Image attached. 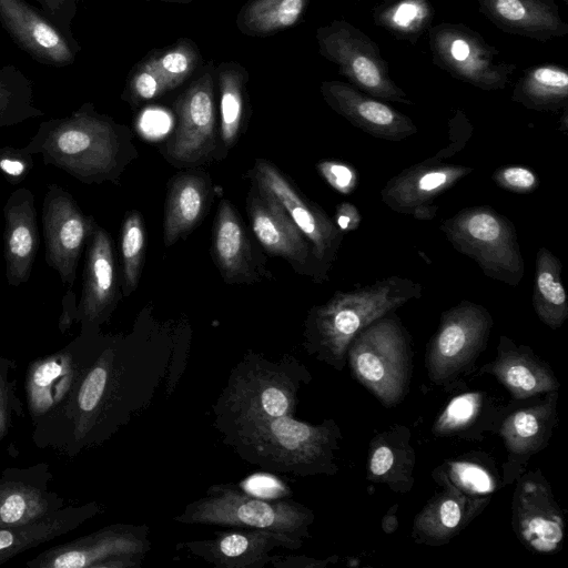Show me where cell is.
Returning a JSON list of instances; mask_svg holds the SVG:
<instances>
[{
    "mask_svg": "<svg viewBox=\"0 0 568 568\" xmlns=\"http://www.w3.org/2000/svg\"><path fill=\"white\" fill-rule=\"evenodd\" d=\"M317 169L324 180L342 194H351L357 186V172L348 163L322 161Z\"/></svg>",
    "mask_w": 568,
    "mask_h": 568,
    "instance_id": "cell-48",
    "label": "cell"
},
{
    "mask_svg": "<svg viewBox=\"0 0 568 568\" xmlns=\"http://www.w3.org/2000/svg\"><path fill=\"white\" fill-rule=\"evenodd\" d=\"M562 263L548 248L539 247L536 255L532 305L538 318L557 329L568 318V301L561 281Z\"/></svg>",
    "mask_w": 568,
    "mask_h": 568,
    "instance_id": "cell-38",
    "label": "cell"
},
{
    "mask_svg": "<svg viewBox=\"0 0 568 568\" xmlns=\"http://www.w3.org/2000/svg\"><path fill=\"white\" fill-rule=\"evenodd\" d=\"M481 374L493 375L510 394L511 400L535 398L559 390V382L547 362L527 345H518L501 335L496 357L485 364Z\"/></svg>",
    "mask_w": 568,
    "mask_h": 568,
    "instance_id": "cell-26",
    "label": "cell"
},
{
    "mask_svg": "<svg viewBox=\"0 0 568 568\" xmlns=\"http://www.w3.org/2000/svg\"><path fill=\"white\" fill-rule=\"evenodd\" d=\"M47 465L6 469L0 477V529L37 521L64 507L63 498L50 491Z\"/></svg>",
    "mask_w": 568,
    "mask_h": 568,
    "instance_id": "cell-23",
    "label": "cell"
},
{
    "mask_svg": "<svg viewBox=\"0 0 568 568\" xmlns=\"http://www.w3.org/2000/svg\"><path fill=\"white\" fill-rule=\"evenodd\" d=\"M491 179L499 187L519 194L531 193L539 185L535 171L520 165L501 166L494 171Z\"/></svg>",
    "mask_w": 568,
    "mask_h": 568,
    "instance_id": "cell-45",
    "label": "cell"
},
{
    "mask_svg": "<svg viewBox=\"0 0 568 568\" xmlns=\"http://www.w3.org/2000/svg\"><path fill=\"white\" fill-rule=\"evenodd\" d=\"M422 292L419 283L396 275L351 291H338L311 312L304 348L317 361L342 372L353 338L375 320L419 298Z\"/></svg>",
    "mask_w": 568,
    "mask_h": 568,
    "instance_id": "cell-4",
    "label": "cell"
},
{
    "mask_svg": "<svg viewBox=\"0 0 568 568\" xmlns=\"http://www.w3.org/2000/svg\"><path fill=\"white\" fill-rule=\"evenodd\" d=\"M515 481L511 500L514 534L532 552H559L566 523L549 483L539 469L525 470Z\"/></svg>",
    "mask_w": 568,
    "mask_h": 568,
    "instance_id": "cell-14",
    "label": "cell"
},
{
    "mask_svg": "<svg viewBox=\"0 0 568 568\" xmlns=\"http://www.w3.org/2000/svg\"><path fill=\"white\" fill-rule=\"evenodd\" d=\"M155 1L171 2V3H190L194 0H155Z\"/></svg>",
    "mask_w": 568,
    "mask_h": 568,
    "instance_id": "cell-54",
    "label": "cell"
},
{
    "mask_svg": "<svg viewBox=\"0 0 568 568\" xmlns=\"http://www.w3.org/2000/svg\"><path fill=\"white\" fill-rule=\"evenodd\" d=\"M346 364L385 407L404 399L413 373L412 338L395 312L375 320L353 338Z\"/></svg>",
    "mask_w": 568,
    "mask_h": 568,
    "instance_id": "cell-6",
    "label": "cell"
},
{
    "mask_svg": "<svg viewBox=\"0 0 568 568\" xmlns=\"http://www.w3.org/2000/svg\"><path fill=\"white\" fill-rule=\"evenodd\" d=\"M318 51L362 92L382 101L413 104L389 75L378 45L357 27L335 19L316 30Z\"/></svg>",
    "mask_w": 568,
    "mask_h": 568,
    "instance_id": "cell-11",
    "label": "cell"
},
{
    "mask_svg": "<svg viewBox=\"0 0 568 568\" xmlns=\"http://www.w3.org/2000/svg\"><path fill=\"white\" fill-rule=\"evenodd\" d=\"M17 364L0 354V442L9 434L14 417L23 415V405L17 395Z\"/></svg>",
    "mask_w": 568,
    "mask_h": 568,
    "instance_id": "cell-44",
    "label": "cell"
},
{
    "mask_svg": "<svg viewBox=\"0 0 568 568\" xmlns=\"http://www.w3.org/2000/svg\"><path fill=\"white\" fill-rule=\"evenodd\" d=\"M479 12L504 32L539 42L568 34L555 0H477Z\"/></svg>",
    "mask_w": 568,
    "mask_h": 568,
    "instance_id": "cell-29",
    "label": "cell"
},
{
    "mask_svg": "<svg viewBox=\"0 0 568 568\" xmlns=\"http://www.w3.org/2000/svg\"><path fill=\"white\" fill-rule=\"evenodd\" d=\"M43 114L30 81L14 67L0 69V130Z\"/></svg>",
    "mask_w": 568,
    "mask_h": 568,
    "instance_id": "cell-42",
    "label": "cell"
},
{
    "mask_svg": "<svg viewBox=\"0 0 568 568\" xmlns=\"http://www.w3.org/2000/svg\"><path fill=\"white\" fill-rule=\"evenodd\" d=\"M505 406L487 392L460 393L437 416L432 434L437 437L481 439L486 433H496Z\"/></svg>",
    "mask_w": 568,
    "mask_h": 568,
    "instance_id": "cell-32",
    "label": "cell"
},
{
    "mask_svg": "<svg viewBox=\"0 0 568 568\" xmlns=\"http://www.w3.org/2000/svg\"><path fill=\"white\" fill-rule=\"evenodd\" d=\"M416 453L410 444V430L404 425L374 435L368 445L366 479L385 484L395 493H408L414 486Z\"/></svg>",
    "mask_w": 568,
    "mask_h": 568,
    "instance_id": "cell-31",
    "label": "cell"
},
{
    "mask_svg": "<svg viewBox=\"0 0 568 568\" xmlns=\"http://www.w3.org/2000/svg\"><path fill=\"white\" fill-rule=\"evenodd\" d=\"M83 285L77 321L81 329H97L114 308L116 301L115 263L112 241L105 230L93 222L85 243Z\"/></svg>",
    "mask_w": 568,
    "mask_h": 568,
    "instance_id": "cell-22",
    "label": "cell"
},
{
    "mask_svg": "<svg viewBox=\"0 0 568 568\" xmlns=\"http://www.w3.org/2000/svg\"><path fill=\"white\" fill-rule=\"evenodd\" d=\"M559 390L545 394L544 398L528 406H505L496 428L507 452L501 468L503 487L513 484L525 470L529 459L545 449L557 426Z\"/></svg>",
    "mask_w": 568,
    "mask_h": 568,
    "instance_id": "cell-16",
    "label": "cell"
},
{
    "mask_svg": "<svg viewBox=\"0 0 568 568\" xmlns=\"http://www.w3.org/2000/svg\"><path fill=\"white\" fill-rule=\"evenodd\" d=\"M311 381L307 367L292 355L271 361L247 352L212 405L213 426L224 439L254 422L294 417L298 392Z\"/></svg>",
    "mask_w": 568,
    "mask_h": 568,
    "instance_id": "cell-2",
    "label": "cell"
},
{
    "mask_svg": "<svg viewBox=\"0 0 568 568\" xmlns=\"http://www.w3.org/2000/svg\"><path fill=\"white\" fill-rule=\"evenodd\" d=\"M442 487H450L473 497H491L503 488L495 460L483 452H471L445 459L432 471Z\"/></svg>",
    "mask_w": 568,
    "mask_h": 568,
    "instance_id": "cell-34",
    "label": "cell"
},
{
    "mask_svg": "<svg viewBox=\"0 0 568 568\" xmlns=\"http://www.w3.org/2000/svg\"><path fill=\"white\" fill-rule=\"evenodd\" d=\"M33 193L20 187L8 197L4 213L6 277L11 286L29 281L39 248V231Z\"/></svg>",
    "mask_w": 568,
    "mask_h": 568,
    "instance_id": "cell-27",
    "label": "cell"
},
{
    "mask_svg": "<svg viewBox=\"0 0 568 568\" xmlns=\"http://www.w3.org/2000/svg\"><path fill=\"white\" fill-rule=\"evenodd\" d=\"M314 519L313 510L301 503L264 499L233 484L207 487L203 497L173 518L181 524L270 530L303 540L310 537Z\"/></svg>",
    "mask_w": 568,
    "mask_h": 568,
    "instance_id": "cell-7",
    "label": "cell"
},
{
    "mask_svg": "<svg viewBox=\"0 0 568 568\" xmlns=\"http://www.w3.org/2000/svg\"><path fill=\"white\" fill-rule=\"evenodd\" d=\"M33 166L32 154L23 148L6 146L0 149V172L11 184L21 183Z\"/></svg>",
    "mask_w": 568,
    "mask_h": 568,
    "instance_id": "cell-47",
    "label": "cell"
},
{
    "mask_svg": "<svg viewBox=\"0 0 568 568\" xmlns=\"http://www.w3.org/2000/svg\"><path fill=\"white\" fill-rule=\"evenodd\" d=\"M456 153L447 144L433 156L406 168L381 190L382 202L397 213L433 220L438 209L435 199L474 171L470 166L445 162Z\"/></svg>",
    "mask_w": 568,
    "mask_h": 568,
    "instance_id": "cell-13",
    "label": "cell"
},
{
    "mask_svg": "<svg viewBox=\"0 0 568 568\" xmlns=\"http://www.w3.org/2000/svg\"><path fill=\"white\" fill-rule=\"evenodd\" d=\"M220 92L221 136L232 145L239 135L243 118L247 70L236 61L221 62L215 70Z\"/></svg>",
    "mask_w": 568,
    "mask_h": 568,
    "instance_id": "cell-41",
    "label": "cell"
},
{
    "mask_svg": "<svg viewBox=\"0 0 568 568\" xmlns=\"http://www.w3.org/2000/svg\"><path fill=\"white\" fill-rule=\"evenodd\" d=\"M511 100L535 111H559L568 106V71L542 63L525 70L513 90Z\"/></svg>",
    "mask_w": 568,
    "mask_h": 568,
    "instance_id": "cell-35",
    "label": "cell"
},
{
    "mask_svg": "<svg viewBox=\"0 0 568 568\" xmlns=\"http://www.w3.org/2000/svg\"><path fill=\"white\" fill-rule=\"evenodd\" d=\"M0 22L16 43L41 63L64 67L79 51L24 0H0Z\"/></svg>",
    "mask_w": 568,
    "mask_h": 568,
    "instance_id": "cell-25",
    "label": "cell"
},
{
    "mask_svg": "<svg viewBox=\"0 0 568 568\" xmlns=\"http://www.w3.org/2000/svg\"><path fill=\"white\" fill-rule=\"evenodd\" d=\"M166 343L106 338L70 398L34 444L69 457L102 445L152 402L171 361Z\"/></svg>",
    "mask_w": 568,
    "mask_h": 568,
    "instance_id": "cell-1",
    "label": "cell"
},
{
    "mask_svg": "<svg viewBox=\"0 0 568 568\" xmlns=\"http://www.w3.org/2000/svg\"><path fill=\"white\" fill-rule=\"evenodd\" d=\"M568 106L564 108V113H562V116H561V126H560V130H562L564 132H567V129H568Z\"/></svg>",
    "mask_w": 568,
    "mask_h": 568,
    "instance_id": "cell-53",
    "label": "cell"
},
{
    "mask_svg": "<svg viewBox=\"0 0 568 568\" xmlns=\"http://www.w3.org/2000/svg\"><path fill=\"white\" fill-rule=\"evenodd\" d=\"M151 548L145 524H113L51 547L26 564L30 568H101L113 558L143 561Z\"/></svg>",
    "mask_w": 568,
    "mask_h": 568,
    "instance_id": "cell-15",
    "label": "cell"
},
{
    "mask_svg": "<svg viewBox=\"0 0 568 568\" xmlns=\"http://www.w3.org/2000/svg\"><path fill=\"white\" fill-rule=\"evenodd\" d=\"M145 235L138 212L126 215L121 232V254L123 264L124 294L132 293L139 282L144 253Z\"/></svg>",
    "mask_w": 568,
    "mask_h": 568,
    "instance_id": "cell-43",
    "label": "cell"
},
{
    "mask_svg": "<svg viewBox=\"0 0 568 568\" xmlns=\"http://www.w3.org/2000/svg\"><path fill=\"white\" fill-rule=\"evenodd\" d=\"M247 201L252 230L261 245L272 255L305 265L312 254L302 234L282 205L257 186Z\"/></svg>",
    "mask_w": 568,
    "mask_h": 568,
    "instance_id": "cell-30",
    "label": "cell"
},
{
    "mask_svg": "<svg viewBox=\"0 0 568 568\" xmlns=\"http://www.w3.org/2000/svg\"><path fill=\"white\" fill-rule=\"evenodd\" d=\"M311 0H248L236 16L241 33L265 38L300 22Z\"/></svg>",
    "mask_w": 568,
    "mask_h": 568,
    "instance_id": "cell-39",
    "label": "cell"
},
{
    "mask_svg": "<svg viewBox=\"0 0 568 568\" xmlns=\"http://www.w3.org/2000/svg\"><path fill=\"white\" fill-rule=\"evenodd\" d=\"M493 325L489 311L467 300L443 312L425 353L429 381L447 386L468 374L487 347Z\"/></svg>",
    "mask_w": 568,
    "mask_h": 568,
    "instance_id": "cell-10",
    "label": "cell"
},
{
    "mask_svg": "<svg viewBox=\"0 0 568 568\" xmlns=\"http://www.w3.org/2000/svg\"><path fill=\"white\" fill-rule=\"evenodd\" d=\"M320 91L331 109L375 138L400 141L417 132L410 118L348 82L326 80Z\"/></svg>",
    "mask_w": 568,
    "mask_h": 568,
    "instance_id": "cell-21",
    "label": "cell"
},
{
    "mask_svg": "<svg viewBox=\"0 0 568 568\" xmlns=\"http://www.w3.org/2000/svg\"><path fill=\"white\" fill-rule=\"evenodd\" d=\"M121 128L85 103L70 115L42 122L23 149L82 183L112 179L120 165Z\"/></svg>",
    "mask_w": 568,
    "mask_h": 568,
    "instance_id": "cell-5",
    "label": "cell"
},
{
    "mask_svg": "<svg viewBox=\"0 0 568 568\" xmlns=\"http://www.w3.org/2000/svg\"><path fill=\"white\" fill-rule=\"evenodd\" d=\"M97 329H81L62 349L34 359L26 372L24 390L32 437L44 430L61 412L90 364L106 342Z\"/></svg>",
    "mask_w": 568,
    "mask_h": 568,
    "instance_id": "cell-9",
    "label": "cell"
},
{
    "mask_svg": "<svg viewBox=\"0 0 568 568\" xmlns=\"http://www.w3.org/2000/svg\"><path fill=\"white\" fill-rule=\"evenodd\" d=\"M214 253L225 281H245L250 275L248 242L237 214L227 201L221 202L216 214Z\"/></svg>",
    "mask_w": 568,
    "mask_h": 568,
    "instance_id": "cell-37",
    "label": "cell"
},
{
    "mask_svg": "<svg viewBox=\"0 0 568 568\" xmlns=\"http://www.w3.org/2000/svg\"><path fill=\"white\" fill-rule=\"evenodd\" d=\"M428 38L433 63L454 79L485 91L509 84L516 64L471 28L443 22L428 29Z\"/></svg>",
    "mask_w": 568,
    "mask_h": 568,
    "instance_id": "cell-12",
    "label": "cell"
},
{
    "mask_svg": "<svg viewBox=\"0 0 568 568\" xmlns=\"http://www.w3.org/2000/svg\"><path fill=\"white\" fill-rule=\"evenodd\" d=\"M489 500L490 497H473L444 487L416 514L412 538L427 546L448 544L483 513Z\"/></svg>",
    "mask_w": 568,
    "mask_h": 568,
    "instance_id": "cell-28",
    "label": "cell"
},
{
    "mask_svg": "<svg viewBox=\"0 0 568 568\" xmlns=\"http://www.w3.org/2000/svg\"><path fill=\"white\" fill-rule=\"evenodd\" d=\"M206 183L195 174L176 176L169 189L163 235L164 244H174L200 220L206 201Z\"/></svg>",
    "mask_w": 568,
    "mask_h": 568,
    "instance_id": "cell-36",
    "label": "cell"
},
{
    "mask_svg": "<svg viewBox=\"0 0 568 568\" xmlns=\"http://www.w3.org/2000/svg\"><path fill=\"white\" fill-rule=\"evenodd\" d=\"M398 505L395 504L393 507L388 509L386 515L382 520V529L385 534H393L399 526V521L397 518Z\"/></svg>",
    "mask_w": 568,
    "mask_h": 568,
    "instance_id": "cell-52",
    "label": "cell"
},
{
    "mask_svg": "<svg viewBox=\"0 0 568 568\" xmlns=\"http://www.w3.org/2000/svg\"><path fill=\"white\" fill-rule=\"evenodd\" d=\"M303 539L282 532L239 528L216 531L209 539L190 540L176 545L189 554L217 568H263L276 548L297 550Z\"/></svg>",
    "mask_w": 568,
    "mask_h": 568,
    "instance_id": "cell-20",
    "label": "cell"
},
{
    "mask_svg": "<svg viewBox=\"0 0 568 568\" xmlns=\"http://www.w3.org/2000/svg\"><path fill=\"white\" fill-rule=\"evenodd\" d=\"M78 317V306H75V295L68 290L63 298V311L60 316L59 327L61 332H64Z\"/></svg>",
    "mask_w": 568,
    "mask_h": 568,
    "instance_id": "cell-51",
    "label": "cell"
},
{
    "mask_svg": "<svg viewBox=\"0 0 568 568\" xmlns=\"http://www.w3.org/2000/svg\"><path fill=\"white\" fill-rule=\"evenodd\" d=\"M47 19L77 49L79 44L71 31L72 20L77 12L75 0H38Z\"/></svg>",
    "mask_w": 568,
    "mask_h": 568,
    "instance_id": "cell-46",
    "label": "cell"
},
{
    "mask_svg": "<svg viewBox=\"0 0 568 568\" xmlns=\"http://www.w3.org/2000/svg\"><path fill=\"white\" fill-rule=\"evenodd\" d=\"M253 178L256 186L270 193L312 245L316 262L328 265L337 253L343 232L321 210L303 199L282 173L265 160H257Z\"/></svg>",
    "mask_w": 568,
    "mask_h": 568,
    "instance_id": "cell-19",
    "label": "cell"
},
{
    "mask_svg": "<svg viewBox=\"0 0 568 568\" xmlns=\"http://www.w3.org/2000/svg\"><path fill=\"white\" fill-rule=\"evenodd\" d=\"M214 74L213 64L205 65L175 102L178 124L166 148L168 155L175 161L194 163L213 148Z\"/></svg>",
    "mask_w": 568,
    "mask_h": 568,
    "instance_id": "cell-18",
    "label": "cell"
},
{
    "mask_svg": "<svg viewBox=\"0 0 568 568\" xmlns=\"http://www.w3.org/2000/svg\"><path fill=\"white\" fill-rule=\"evenodd\" d=\"M337 556H331L325 559L306 557L304 555L272 556L270 564L275 568H324L335 564Z\"/></svg>",
    "mask_w": 568,
    "mask_h": 568,
    "instance_id": "cell-49",
    "label": "cell"
},
{
    "mask_svg": "<svg viewBox=\"0 0 568 568\" xmlns=\"http://www.w3.org/2000/svg\"><path fill=\"white\" fill-rule=\"evenodd\" d=\"M453 247L471 258L483 273L513 287L525 274L514 223L489 205L460 210L439 226Z\"/></svg>",
    "mask_w": 568,
    "mask_h": 568,
    "instance_id": "cell-8",
    "label": "cell"
},
{
    "mask_svg": "<svg viewBox=\"0 0 568 568\" xmlns=\"http://www.w3.org/2000/svg\"><path fill=\"white\" fill-rule=\"evenodd\" d=\"M434 13L429 0H384L372 12L377 27L413 45L432 27Z\"/></svg>",
    "mask_w": 568,
    "mask_h": 568,
    "instance_id": "cell-40",
    "label": "cell"
},
{
    "mask_svg": "<svg viewBox=\"0 0 568 568\" xmlns=\"http://www.w3.org/2000/svg\"><path fill=\"white\" fill-rule=\"evenodd\" d=\"M201 62V52L189 38L153 50L131 70L126 88L129 97L135 101L159 98L187 80Z\"/></svg>",
    "mask_w": 568,
    "mask_h": 568,
    "instance_id": "cell-24",
    "label": "cell"
},
{
    "mask_svg": "<svg viewBox=\"0 0 568 568\" xmlns=\"http://www.w3.org/2000/svg\"><path fill=\"white\" fill-rule=\"evenodd\" d=\"M100 510L98 503L64 506L28 525L0 529V565L30 548L37 547L78 528Z\"/></svg>",
    "mask_w": 568,
    "mask_h": 568,
    "instance_id": "cell-33",
    "label": "cell"
},
{
    "mask_svg": "<svg viewBox=\"0 0 568 568\" xmlns=\"http://www.w3.org/2000/svg\"><path fill=\"white\" fill-rule=\"evenodd\" d=\"M342 432L334 419L321 424L283 416L251 423L223 443L244 462L274 474L333 476Z\"/></svg>",
    "mask_w": 568,
    "mask_h": 568,
    "instance_id": "cell-3",
    "label": "cell"
},
{
    "mask_svg": "<svg viewBox=\"0 0 568 568\" xmlns=\"http://www.w3.org/2000/svg\"><path fill=\"white\" fill-rule=\"evenodd\" d=\"M93 222L67 190L57 184L48 185L42 203L45 261L69 288L75 281L79 260Z\"/></svg>",
    "mask_w": 568,
    "mask_h": 568,
    "instance_id": "cell-17",
    "label": "cell"
},
{
    "mask_svg": "<svg viewBox=\"0 0 568 568\" xmlns=\"http://www.w3.org/2000/svg\"><path fill=\"white\" fill-rule=\"evenodd\" d=\"M361 222L362 215L352 203L343 202L336 207L335 224L343 233L357 230Z\"/></svg>",
    "mask_w": 568,
    "mask_h": 568,
    "instance_id": "cell-50",
    "label": "cell"
}]
</instances>
